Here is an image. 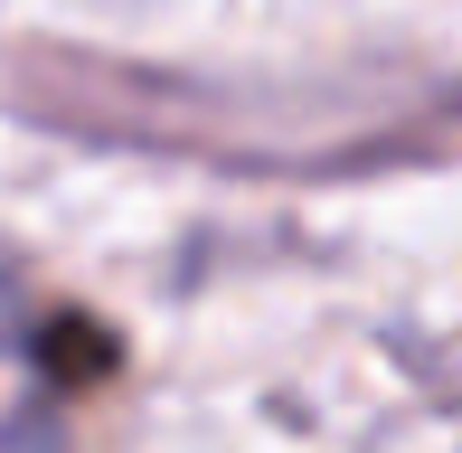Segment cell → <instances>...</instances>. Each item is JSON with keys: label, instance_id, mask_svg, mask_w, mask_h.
Wrapping results in <instances>:
<instances>
[{"label": "cell", "instance_id": "obj_1", "mask_svg": "<svg viewBox=\"0 0 462 453\" xmlns=\"http://www.w3.org/2000/svg\"><path fill=\"white\" fill-rule=\"evenodd\" d=\"M57 444V378H48V321L0 283V453Z\"/></svg>", "mask_w": 462, "mask_h": 453}]
</instances>
